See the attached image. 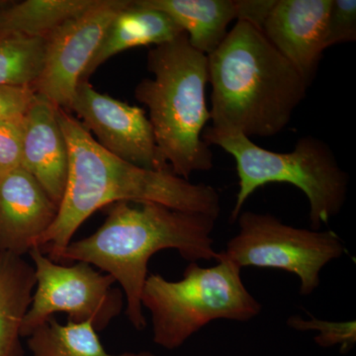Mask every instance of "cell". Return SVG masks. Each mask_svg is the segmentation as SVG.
Segmentation results:
<instances>
[{
	"mask_svg": "<svg viewBox=\"0 0 356 356\" xmlns=\"http://www.w3.org/2000/svg\"><path fill=\"white\" fill-rule=\"evenodd\" d=\"M58 119L69 149V175L57 219L37 241L44 254L58 262L77 229L93 213L119 201L153 202L218 220L219 192L192 184L170 170L140 168L100 146L76 117L58 107Z\"/></svg>",
	"mask_w": 356,
	"mask_h": 356,
	"instance_id": "obj_1",
	"label": "cell"
},
{
	"mask_svg": "<svg viewBox=\"0 0 356 356\" xmlns=\"http://www.w3.org/2000/svg\"><path fill=\"white\" fill-rule=\"evenodd\" d=\"M105 210L102 227L88 238L70 242L58 264L88 262L111 275L125 294L129 321L142 331L147 321L140 297L149 259L173 248L191 262L217 261L219 252L212 236L216 220L153 202L119 201Z\"/></svg>",
	"mask_w": 356,
	"mask_h": 356,
	"instance_id": "obj_2",
	"label": "cell"
},
{
	"mask_svg": "<svg viewBox=\"0 0 356 356\" xmlns=\"http://www.w3.org/2000/svg\"><path fill=\"white\" fill-rule=\"evenodd\" d=\"M207 58L211 132L273 137L305 99V79L252 23L236 21Z\"/></svg>",
	"mask_w": 356,
	"mask_h": 356,
	"instance_id": "obj_3",
	"label": "cell"
},
{
	"mask_svg": "<svg viewBox=\"0 0 356 356\" xmlns=\"http://www.w3.org/2000/svg\"><path fill=\"white\" fill-rule=\"evenodd\" d=\"M144 79L135 88L138 102L149 109L159 156L177 177L213 168V153L202 136L210 112L206 102L207 56L195 50L187 35L154 47L147 53Z\"/></svg>",
	"mask_w": 356,
	"mask_h": 356,
	"instance_id": "obj_4",
	"label": "cell"
},
{
	"mask_svg": "<svg viewBox=\"0 0 356 356\" xmlns=\"http://www.w3.org/2000/svg\"><path fill=\"white\" fill-rule=\"evenodd\" d=\"M203 140L236 161L238 191L231 221L243 211L254 191L269 184H289L305 194L312 229L329 224L346 204L350 177L339 165L331 147L313 136L300 138L289 153H276L255 145L243 134H216L205 129Z\"/></svg>",
	"mask_w": 356,
	"mask_h": 356,
	"instance_id": "obj_5",
	"label": "cell"
},
{
	"mask_svg": "<svg viewBox=\"0 0 356 356\" xmlns=\"http://www.w3.org/2000/svg\"><path fill=\"white\" fill-rule=\"evenodd\" d=\"M241 271L220 252L214 266L191 262L178 281L149 274L140 301L151 313L154 343L175 350L214 321L248 322L257 317L261 304L243 284Z\"/></svg>",
	"mask_w": 356,
	"mask_h": 356,
	"instance_id": "obj_6",
	"label": "cell"
},
{
	"mask_svg": "<svg viewBox=\"0 0 356 356\" xmlns=\"http://www.w3.org/2000/svg\"><path fill=\"white\" fill-rule=\"evenodd\" d=\"M238 232L221 254L240 268L280 269L299 278V293L310 295L320 285L321 273L344 252L332 231L296 228L270 214L242 211Z\"/></svg>",
	"mask_w": 356,
	"mask_h": 356,
	"instance_id": "obj_7",
	"label": "cell"
},
{
	"mask_svg": "<svg viewBox=\"0 0 356 356\" xmlns=\"http://www.w3.org/2000/svg\"><path fill=\"white\" fill-rule=\"evenodd\" d=\"M36 275V291L21 327V337L33 332L54 314H69V322L91 323L103 331L123 309V293L114 288L109 274L96 271L88 262L63 266L46 257L38 247L29 252Z\"/></svg>",
	"mask_w": 356,
	"mask_h": 356,
	"instance_id": "obj_8",
	"label": "cell"
},
{
	"mask_svg": "<svg viewBox=\"0 0 356 356\" xmlns=\"http://www.w3.org/2000/svg\"><path fill=\"white\" fill-rule=\"evenodd\" d=\"M130 0H96L46 37L43 70L32 88L37 95L70 112L77 84L110 23Z\"/></svg>",
	"mask_w": 356,
	"mask_h": 356,
	"instance_id": "obj_9",
	"label": "cell"
},
{
	"mask_svg": "<svg viewBox=\"0 0 356 356\" xmlns=\"http://www.w3.org/2000/svg\"><path fill=\"white\" fill-rule=\"evenodd\" d=\"M70 112L109 153L147 170H170L161 161L144 109L98 92L89 81H79Z\"/></svg>",
	"mask_w": 356,
	"mask_h": 356,
	"instance_id": "obj_10",
	"label": "cell"
},
{
	"mask_svg": "<svg viewBox=\"0 0 356 356\" xmlns=\"http://www.w3.org/2000/svg\"><path fill=\"white\" fill-rule=\"evenodd\" d=\"M332 0H275L261 31L310 86L324 54Z\"/></svg>",
	"mask_w": 356,
	"mask_h": 356,
	"instance_id": "obj_11",
	"label": "cell"
},
{
	"mask_svg": "<svg viewBox=\"0 0 356 356\" xmlns=\"http://www.w3.org/2000/svg\"><path fill=\"white\" fill-rule=\"evenodd\" d=\"M58 208L22 166L0 177V252H29L57 219Z\"/></svg>",
	"mask_w": 356,
	"mask_h": 356,
	"instance_id": "obj_12",
	"label": "cell"
},
{
	"mask_svg": "<svg viewBox=\"0 0 356 356\" xmlns=\"http://www.w3.org/2000/svg\"><path fill=\"white\" fill-rule=\"evenodd\" d=\"M58 206L69 175V149L58 119V106L37 95L24 115L22 165Z\"/></svg>",
	"mask_w": 356,
	"mask_h": 356,
	"instance_id": "obj_13",
	"label": "cell"
},
{
	"mask_svg": "<svg viewBox=\"0 0 356 356\" xmlns=\"http://www.w3.org/2000/svg\"><path fill=\"white\" fill-rule=\"evenodd\" d=\"M184 33L168 14L144 6L140 0H130V3L110 23L81 81H89V77L100 65L122 51L149 44L159 46Z\"/></svg>",
	"mask_w": 356,
	"mask_h": 356,
	"instance_id": "obj_14",
	"label": "cell"
},
{
	"mask_svg": "<svg viewBox=\"0 0 356 356\" xmlns=\"http://www.w3.org/2000/svg\"><path fill=\"white\" fill-rule=\"evenodd\" d=\"M168 14L181 27L195 50L208 56L228 34L234 20L243 21L245 0H140Z\"/></svg>",
	"mask_w": 356,
	"mask_h": 356,
	"instance_id": "obj_15",
	"label": "cell"
},
{
	"mask_svg": "<svg viewBox=\"0 0 356 356\" xmlns=\"http://www.w3.org/2000/svg\"><path fill=\"white\" fill-rule=\"evenodd\" d=\"M35 287L34 266L22 257L0 252V356H24L21 327Z\"/></svg>",
	"mask_w": 356,
	"mask_h": 356,
	"instance_id": "obj_16",
	"label": "cell"
},
{
	"mask_svg": "<svg viewBox=\"0 0 356 356\" xmlns=\"http://www.w3.org/2000/svg\"><path fill=\"white\" fill-rule=\"evenodd\" d=\"M96 0L7 1L0 9V30L46 38L65 21L83 13Z\"/></svg>",
	"mask_w": 356,
	"mask_h": 356,
	"instance_id": "obj_17",
	"label": "cell"
},
{
	"mask_svg": "<svg viewBox=\"0 0 356 356\" xmlns=\"http://www.w3.org/2000/svg\"><path fill=\"white\" fill-rule=\"evenodd\" d=\"M33 356H154L143 351L114 355L107 353L91 323L58 324L50 317L28 337Z\"/></svg>",
	"mask_w": 356,
	"mask_h": 356,
	"instance_id": "obj_18",
	"label": "cell"
},
{
	"mask_svg": "<svg viewBox=\"0 0 356 356\" xmlns=\"http://www.w3.org/2000/svg\"><path fill=\"white\" fill-rule=\"evenodd\" d=\"M46 38L0 30V86H30L43 70Z\"/></svg>",
	"mask_w": 356,
	"mask_h": 356,
	"instance_id": "obj_19",
	"label": "cell"
},
{
	"mask_svg": "<svg viewBox=\"0 0 356 356\" xmlns=\"http://www.w3.org/2000/svg\"><path fill=\"white\" fill-rule=\"evenodd\" d=\"M287 324L296 331H317L318 334L315 341L318 346L331 348L339 344L341 353L350 350L356 341L355 321L327 322L313 316L305 320L301 316L294 315L288 318Z\"/></svg>",
	"mask_w": 356,
	"mask_h": 356,
	"instance_id": "obj_20",
	"label": "cell"
},
{
	"mask_svg": "<svg viewBox=\"0 0 356 356\" xmlns=\"http://www.w3.org/2000/svg\"><path fill=\"white\" fill-rule=\"evenodd\" d=\"M356 40L355 0H332L324 35V48Z\"/></svg>",
	"mask_w": 356,
	"mask_h": 356,
	"instance_id": "obj_21",
	"label": "cell"
},
{
	"mask_svg": "<svg viewBox=\"0 0 356 356\" xmlns=\"http://www.w3.org/2000/svg\"><path fill=\"white\" fill-rule=\"evenodd\" d=\"M24 115L0 120V177L22 165Z\"/></svg>",
	"mask_w": 356,
	"mask_h": 356,
	"instance_id": "obj_22",
	"label": "cell"
},
{
	"mask_svg": "<svg viewBox=\"0 0 356 356\" xmlns=\"http://www.w3.org/2000/svg\"><path fill=\"white\" fill-rule=\"evenodd\" d=\"M35 97L36 93L30 86H0V120L23 116Z\"/></svg>",
	"mask_w": 356,
	"mask_h": 356,
	"instance_id": "obj_23",
	"label": "cell"
},
{
	"mask_svg": "<svg viewBox=\"0 0 356 356\" xmlns=\"http://www.w3.org/2000/svg\"><path fill=\"white\" fill-rule=\"evenodd\" d=\"M7 1H4V0H0V9L2 8L4 6H6Z\"/></svg>",
	"mask_w": 356,
	"mask_h": 356,
	"instance_id": "obj_24",
	"label": "cell"
}]
</instances>
